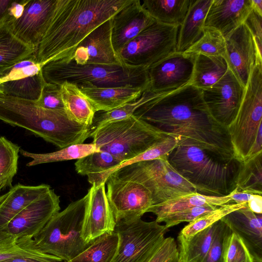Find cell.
<instances>
[{"mask_svg": "<svg viewBox=\"0 0 262 262\" xmlns=\"http://www.w3.org/2000/svg\"><path fill=\"white\" fill-rule=\"evenodd\" d=\"M41 67L37 63L36 52L15 63L0 78V83L16 80L37 74Z\"/></svg>", "mask_w": 262, "mask_h": 262, "instance_id": "cell-43", "label": "cell"}, {"mask_svg": "<svg viewBox=\"0 0 262 262\" xmlns=\"http://www.w3.org/2000/svg\"><path fill=\"white\" fill-rule=\"evenodd\" d=\"M51 189L45 184L27 186L18 183L0 196V233L17 214Z\"/></svg>", "mask_w": 262, "mask_h": 262, "instance_id": "cell-23", "label": "cell"}, {"mask_svg": "<svg viewBox=\"0 0 262 262\" xmlns=\"http://www.w3.org/2000/svg\"><path fill=\"white\" fill-rule=\"evenodd\" d=\"M248 208L256 214L262 213V196L261 195L255 194L254 196L248 203Z\"/></svg>", "mask_w": 262, "mask_h": 262, "instance_id": "cell-52", "label": "cell"}, {"mask_svg": "<svg viewBox=\"0 0 262 262\" xmlns=\"http://www.w3.org/2000/svg\"><path fill=\"white\" fill-rule=\"evenodd\" d=\"M45 81L40 71L25 78L1 83L3 94L18 99L37 101Z\"/></svg>", "mask_w": 262, "mask_h": 262, "instance_id": "cell-36", "label": "cell"}, {"mask_svg": "<svg viewBox=\"0 0 262 262\" xmlns=\"http://www.w3.org/2000/svg\"><path fill=\"white\" fill-rule=\"evenodd\" d=\"M134 115L178 137L180 142L196 146L224 160L235 158L227 129L210 114L201 89L190 83L164 92L149 90L148 101Z\"/></svg>", "mask_w": 262, "mask_h": 262, "instance_id": "cell-1", "label": "cell"}, {"mask_svg": "<svg viewBox=\"0 0 262 262\" xmlns=\"http://www.w3.org/2000/svg\"><path fill=\"white\" fill-rule=\"evenodd\" d=\"M28 1L29 0L12 1L8 9L6 21H14L20 18Z\"/></svg>", "mask_w": 262, "mask_h": 262, "instance_id": "cell-50", "label": "cell"}, {"mask_svg": "<svg viewBox=\"0 0 262 262\" xmlns=\"http://www.w3.org/2000/svg\"><path fill=\"white\" fill-rule=\"evenodd\" d=\"M184 52L192 55L203 54L225 57V39L216 29L204 27V33L202 37Z\"/></svg>", "mask_w": 262, "mask_h": 262, "instance_id": "cell-39", "label": "cell"}, {"mask_svg": "<svg viewBox=\"0 0 262 262\" xmlns=\"http://www.w3.org/2000/svg\"><path fill=\"white\" fill-rule=\"evenodd\" d=\"M252 10L254 11L258 14L262 16V1L261 0H251Z\"/></svg>", "mask_w": 262, "mask_h": 262, "instance_id": "cell-54", "label": "cell"}, {"mask_svg": "<svg viewBox=\"0 0 262 262\" xmlns=\"http://www.w3.org/2000/svg\"><path fill=\"white\" fill-rule=\"evenodd\" d=\"M64 111L73 121L92 128L96 112L79 87L66 81L60 85Z\"/></svg>", "mask_w": 262, "mask_h": 262, "instance_id": "cell-27", "label": "cell"}, {"mask_svg": "<svg viewBox=\"0 0 262 262\" xmlns=\"http://www.w3.org/2000/svg\"><path fill=\"white\" fill-rule=\"evenodd\" d=\"M167 159L174 170L199 193L225 196L236 187L242 164L236 159L224 160L190 144L181 142Z\"/></svg>", "mask_w": 262, "mask_h": 262, "instance_id": "cell-4", "label": "cell"}, {"mask_svg": "<svg viewBox=\"0 0 262 262\" xmlns=\"http://www.w3.org/2000/svg\"><path fill=\"white\" fill-rule=\"evenodd\" d=\"M122 162L106 151H96L77 160L75 170L82 176L100 173L120 165Z\"/></svg>", "mask_w": 262, "mask_h": 262, "instance_id": "cell-38", "label": "cell"}, {"mask_svg": "<svg viewBox=\"0 0 262 262\" xmlns=\"http://www.w3.org/2000/svg\"><path fill=\"white\" fill-rule=\"evenodd\" d=\"M140 262H180L178 246L174 238H165L155 249Z\"/></svg>", "mask_w": 262, "mask_h": 262, "instance_id": "cell-45", "label": "cell"}, {"mask_svg": "<svg viewBox=\"0 0 262 262\" xmlns=\"http://www.w3.org/2000/svg\"><path fill=\"white\" fill-rule=\"evenodd\" d=\"M88 192L56 213L33 237L34 245L42 253L56 256L64 262L74 258L85 250L86 244L81 237Z\"/></svg>", "mask_w": 262, "mask_h": 262, "instance_id": "cell-8", "label": "cell"}, {"mask_svg": "<svg viewBox=\"0 0 262 262\" xmlns=\"http://www.w3.org/2000/svg\"><path fill=\"white\" fill-rule=\"evenodd\" d=\"M233 203L230 194L225 196H216L201 194L199 192L189 193L169 200L161 204L152 205L147 212L156 215V221L170 213L195 207L210 206L218 207Z\"/></svg>", "mask_w": 262, "mask_h": 262, "instance_id": "cell-26", "label": "cell"}, {"mask_svg": "<svg viewBox=\"0 0 262 262\" xmlns=\"http://www.w3.org/2000/svg\"><path fill=\"white\" fill-rule=\"evenodd\" d=\"M57 0H29L22 16L7 21L13 34L27 46L37 49L52 19Z\"/></svg>", "mask_w": 262, "mask_h": 262, "instance_id": "cell-17", "label": "cell"}, {"mask_svg": "<svg viewBox=\"0 0 262 262\" xmlns=\"http://www.w3.org/2000/svg\"><path fill=\"white\" fill-rule=\"evenodd\" d=\"M119 237L114 231L93 241L78 255L66 262H112L118 247Z\"/></svg>", "mask_w": 262, "mask_h": 262, "instance_id": "cell-33", "label": "cell"}, {"mask_svg": "<svg viewBox=\"0 0 262 262\" xmlns=\"http://www.w3.org/2000/svg\"><path fill=\"white\" fill-rule=\"evenodd\" d=\"M60 196L51 189L17 214L1 233L6 236L32 238L59 211Z\"/></svg>", "mask_w": 262, "mask_h": 262, "instance_id": "cell-14", "label": "cell"}, {"mask_svg": "<svg viewBox=\"0 0 262 262\" xmlns=\"http://www.w3.org/2000/svg\"><path fill=\"white\" fill-rule=\"evenodd\" d=\"M225 39V59L228 68L237 79L246 88L251 72L258 63L259 58L255 39L244 23Z\"/></svg>", "mask_w": 262, "mask_h": 262, "instance_id": "cell-16", "label": "cell"}, {"mask_svg": "<svg viewBox=\"0 0 262 262\" xmlns=\"http://www.w3.org/2000/svg\"><path fill=\"white\" fill-rule=\"evenodd\" d=\"M217 208L210 206H200L190 208L167 214L157 222L159 224L162 222L165 223L164 226L168 229L183 222L190 223L200 217L211 212Z\"/></svg>", "mask_w": 262, "mask_h": 262, "instance_id": "cell-44", "label": "cell"}, {"mask_svg": "<svg viewBox=\"0 0 262 262\" xmlns=\"http://www.w3.org/2000/svg\"><path fill=\"white\" fill-rule=\"evenodd\" d=\"M105 183L92 185L88 191L81 237L90 244L101 235L114 231L116 222L109 204Z\"/></svg>", "mask_w": 262, "mask_h": 262, "instance_id": "cell-19", "label": "cell"}, {"mask_svg": "<svg viewBox=\"0 0 262 262\" xmlns=\"http://www.w3.org/2000/svg\"><path fill=\"white\" fill-rule=\"evenodd\" d=\"M105 183L106 196L116 223L140 219L152 206L150 193L138 182L110 176Z\"/></svg>", "mask_w": 262, "mask_h": 262, "instance_id": "cell-12", "label": "cell"}, {"mask_svg": "<svg viewBox=\"0 0 262 262\" xmlns=\"http://www.w3.org/2000/svg\"><path fill=\"white\" fill-rule=\"evenodd\" d=\"M36 50L37 49L27 46L15 37L8 21L1 23L0 78L9 68Z\"/></svg>", "mask_w": 262, "mask_h": 262, "instance_id": "cell-28", "label": "cell"}, {"mask_svg": "<svg viewBox=\"0 0 262 262\" xmlns=\"http://www.w3.org/2000/svg\"><path fill=\"white\" fill-rule=\"evenodd\" d=\"M96 151L99 150L92 142L74 144L56 151L45 154L33 153L22 149L19 152L23 156L32 159L27 164V166L30 167L44 163L78 160Z\"/></svg>", "mask_w": 262, "mask_h": 262, "instance_id": "cell-34", "label": "cell"}, {"mask_svg": "<svg viewBox=\"0 0 262 262\" xmlns=\"http://www.w3.org/2000/svg\"><path fill=\"white\" fill-rule=\"evenodd\" d=\"M196 55L175 52L147 70L148 90L158 93L178 89L190 82Z\"/></svg>", "mask_w": 262, "mask_h": 262, "instance_id": "cell-15", "label": "cell"}, {"mask_svg": "<svg viewBox=\"0 0 262 262\" xmlns=\"http://www.w3.org/2000/svg\"><path fill=\"white\" fill-rule=\"evenodd\" d=\"M238 191L262 194V153L242 163L236 180Z\"/></svg>", "mask_w": 262, "mask_h": 262, "instance_id": "cell-35", "label": "cell"}, {"mask_svg": "<svg viewBox=\"0 0 262 262\" xmlns=\"http://www.w3.org/2000/svg\"><path fill=\"white\" fill-rule=\"evenodd\" d=\"M251 11V0H212L204 27L214 28L226 38L245 23Z\"/></svg>", "mask_w": 262, "mask_h": 262, "instance_id": "cell-21", "label": "cell"}, {"mask_svg": "<svg viewBox=\"0 0 262 262\" xmlns=\"http://www.w3.org/2000/svg\"><path fill=\"white\" fill-rule=\"evenodd\" d=\"M201 90L210 114L220 124L227 128L237 114L245 88L228 68L218 81Z\"/></svg>", "mask_w": 262, "mask_h": 262, "instance_id": "cell-13", "label": "cell"}, {"mask_svg": "<svg viewBox=\"0 0 262 262\" xmlns=\"http://www.w3.org/2000/svg\"><path fill=\"white\" fill-rule=\"evenodd\" d=\"M245 23L254 37L259 58L262 59V16L252 10Z\"/></svg>", "mask_w": 262, "mask_h": 262, "instance_id": "cell-48", "label": "cell"}, {"mask_svg": "<svg viewBox=\"0 0 262 262\" xmlns=\"http://www.w3.org/2000/svg\"><path fill=\"white\" fill-rule=\"evenodd\" d=\"M44 254L35 248L32 238H18L10 236L0 238V262L15 257Z\"/></svg>", "mask_w": 262, "mask_h": 262, "instance_id": "cell-40", "label": "cell"}, {"mask_svg": "<svg viewBox=\"0 0 262 262\" xmlns=\"http://www.w3.org/2000/svg\"><path fill=\"white\" fill-rule=\"evenodd\" d=\"M110 176L143 185L150 193L152 205L181 195L198 192L192 185L174 170L167 156L132 164Z\"/></svg>", "mask_w": 262, "mask_h": 262, "instance_id": "cell-9", "label": "cell"}, {"mask_svg": "<svg viewBox=\"0 0 262 262\" xmlns=\"http://www.w3.org/2000/svg\"><path fill=\"white\" fill-rule=\"evenodd\" d=\"M1 262H63L60 258L49 254L24 256L11 258Z\"/></svg>", "mask_w": 262, "mask_h": 262, "instance_id": "cell-49", "label": "cell"}, {"mask_svg": "<svg viewBox=\"0 0 262 262\" xmlns=\"http://www.w3.org/2000/svg\"><path fill=\"white\" fill-rule=\"evenodd\" d=\"M46 83L60 85L64 81L79 86L89 84L99 88L131 87L148 90L147 70L122 65L77 64L68 58L52 60L41 68Z\"/></svg>", "mask_w": 262, "mask_h": 262, "instance_id": "cell-5", "label": "cell"}, {"mask_svg": "<svg viewBox=\"0 0 262 262\" xmlns=\"http://www.w3.org/2000/svg\"><path fill=\"white\" fill-rule=\"evenodd\" d=\"M167 230L156 221L117 222L114 231L119 244L112 262H140L163 242Z\"/></svg>", "mask_w": 262, "mask_h": 262, "instance_id": "cell-11", "label": "cell"}, {"mask_svg": "<svg viewBox=\"0 0 262 262\" xmlns=\"http://www.w3.org/2000/svg\"><path fill=\"white\" fill-rule=\"evenodd\" d=\"M230 198L232 202L236 204L248 203L255 195L247 192L238 191L236 187L230 193Z\"/></svg>", "mask_w": 262, "mask_h": 262, "instance_id": "cell-51", "label": "cell"}, {"mask_svg": "<svg viewBox=\"0 0 262 262\" xmlns=\"http://www.w3.org/2000/svg\"><path fill=\"white\" fill-rule=\"evenodd\" d=\"M232 231L222 221L217 222L211 247L203 262H226Z\"/></svg>", "mask_w": 262, "mask_h": 262, "instance_id": "cell-42", "label": "cell"}, {"mask_svg": "<svg viewBox=\"0 0 262 262\" xmlns=\"http://www.w3.org/2000/svg\"><path fill=\"white\" fill-rule=\"evenodd\" d=\"M0 120L29 130L60 149L83 143L91 136V128L71 120L64 111L51 110L36 101L0 93Z\"/></svg>", "mask_w": 262, "mask_h": 262, "instance_id": "cell-3", "label": "cell"}, {"mask_svg": "<svg viewBox=\"0 0 262 262\" xmlns=\"http://www.w3.org/2000/svg\"><path fill=\"white\" fill-rule=\"evenodd\" d=\"M155 21L143 9L140 0H132L117 12L111 18L112 41L117 54Z\"/></svg>", "mask_w": 262, "mask_h": 262, "instance_id": "cell-20", "label": "cell"}, {"mask_svg": "<svg viewBox=\"0 0 262 262\" xmlns=\"http://www.w3.org/2000/svg\"><path fill=\"white\" fill-rule=\"evenodd\" d=\"M218 222V221H217ZM217 222L189 237L178 236L180 262H203L211 247Z\"/></svg>", "mask_w": 262, "mask_h": 262, "instance_id": "cell-31", "label": "cell"}, {"mask_svg": "<svg viewBox=\"0 0 262 262\" xmlns=\"http://www.w3.org/2000/svg\"><path fill=\"white\" fill-rule=\"evenodd\" d=\"M20 147L5 137H0V192L7 187H12L16 174L18 154Z\"/></svg>", "mask_w": 262, "mask_h": 262, "instance_id": "cell-37", "label": "cell"}, {"mask_svg": "<svg viewBox=\"0 0 262 262\" xmlns=\"http://www.w3.org/2000/svg\"><path fill=\"white\" fill-rule=\"evenodd\" d=\"M168 135L133 115L94 128L90 137L99 151L109 152L123 162L145 151Z\"/></svg>", "mask_w": 262, "mask_h": 262, "instance_id": "cell-7", "label": "cell"}, {"mask_svg": "<svg viewBox=\"0 0 262 262\" xmlns=\"http://www.w3.org/2000/svg\"><path fill=\"white\" fill-rule=\"evenodd\" d=\"M227 129L238 161L262 153V63L253 69L237 114Z\"/></svg>", "mask_w": 262, "mask_h": 262, "instance_id": "cell-6", "label": "cell"}, {"mask_svg": "<svg viewBox=\"0 0 262 262\" xmlns=\"http://www.w3.org/2000/svg\"><path fill=\"white\" fill-rule=\"evenodd\" d=\"M96 112H108L139 98L144 90L131 87L99 88L89 84L78 86Z\"/></svg>", "mask_w": 262, "mask_h": 262, "instance_id": "cell-24", "label": "cell"}, {"mask_svg": "<svg viewBox=\"0 0 262 262\" xmlns=\"http://www.w3.org/2000/svg\"><path fill=\"white\" fill-rule=\"evenodd\" d=\"M12 0H0V24L6 21Z\"/></svg>", "mask_w": 262, "mask_h": 262, "instance_id": "cell-53", "label": "cell"}, {"mask_svg": "<svg viewBox=\"0 0 262 262\" xmlns=\"http://www.w3.org/2000/svg\"><path fill=\"white\" fill-rule=\"evenodd\" d=\"M243 241L255 262H262V216L248 205L235 210L221 220Z\"/></svg>", "mask_w": 262, "mask_h": 262, "instance_id": "cell-22", "label": "cell"}, {"mask_svg": "<svg viewBox=\"0 0 262 262\" xmlns=\"http://www.w3.org/2000/svg\"><path fill=\"white\" fill-rule=\"evenodd\" d=\"M132 0H57L50 25L36 50L37 63L71 56L95 28Z\"/></svg>", "mask_w": 262, "mask_h": 262, "instance_id": "cell-2", "label": "cell"}, {"mask_svg": "<svg viewBox=\"0 0 262 262\" xmlns=\"http://www.w3.org/2000/svg\"><path fill=\"white\" fill-rule=\"evenodd\" d=\"M226 262H255L243 241L233 232L226 252Z\"/></svg>", "mask_w": 262, "mask_h": 262, "instance_id": "cell-47", "label": "cell"}, {"mask_svg": "<svg viewBox=\"0 0 262 262\" xmlns=\"http://www.w3.org/2000/svg\"><path fill=\"white\" fill-rule=\"evenodd\" d=\"M247 206V203H229L220 206L211 212L189 223L179 233L184 237H189L211 226L230 212Z\"/></svg>", "mask_w": 262, "mask_h": 262, "instance_id": "cell-41", "label": "cell"}, {"mask_svg": "<svg viewBox=\"0 0 262 262\" xmlns=\"http://www.w3.org/2000/svg\"><path fill=\"white\" fill-rule=\"evenodd\" d=\"M66 58L80 65H122L112 44L111 18L93 30Z\"/></svg>", "mask_w": 262, "mask_h": 262, "instance_id": "cell-18", "label": "cell"}, {"mask_svg": "<svg viewBox=\"0 0 262 262\" xmlns=\"http://www.w3.org/2000/svg\"><path fill=\"white\" fill-rule=\"evenodd\" d=\"M212 0H191L178 32L176 52H184L204 33L205 19Z\"/></svg>", "mask_w": 262, "mask_h": 262, "instance_id": "cell-25", "label": "cell"}, {"mask_svg": "<svg viewBox=\"0 0 262 262\" xmlns=\"http://www.w3.org/2000/svg\"><path fill=\"white\" fill-rule=\"evenodd\" d=\"M228 69L223 56L196 55L190 83L200 89L209 88L218 81Z\"/></svg>", "mask_w": 262, "mask_h": 262, "instance_id": "cell-29", "label": "cell"}, {"mask_svg": "<svg viewBox=\"0 0 262 262\" xmlns=\"http://www.w3.org/2000/svg\"><path fill=\"white\" fill-rule=\"evenodd\" d=\"M191 0H144L143 9L156 21L175 26L182 25Z\"/></svg>", "mask_w": 262, "mask_h": 262, "instance_id": "cell-30", "label": "cell"}, {"mask_svg": "<svg viewBox=\"0 0 262 262\" xmlns=\"http://www.w3.org/2000/svg\"><path fill=\"white\" fill-rule=\"evenodd\" d=\"M179 141L180 139L178 137L169 135L145 151L129 160L123 162L118 166L100 173L88 176V181L91 185L105 183L107 179L111 174L124 166L139 162L167 156L179 144Z\"/></svg>", "mask_w": 262, "mask_h": 262, "instance_id": "cell-32", "label": "cell"}, {"mask_svg": "<svg viewBox=\"0 0 262 262\" xmlns=\"http://www.w3.org/2000/svg\"><path fill=\"white\" fill-rule=\"evenodd\" d=\"M4 235H2L1 233H0V238L2 237Z\"/></svg>", "mask_w": 262, "mask_h": 262, "instance_id": "cell-56", "label": "cell"}, {"mask_svg": "<svg viewBox=\"0 0 262 262\" xmlns=\"http://www.w3.org/2000/svg\"><path fill=\"white\" fill-rule=\"evenodd\" d=\"M0 93L3 94V89L1 84L0 83Z\"/></svg>", "mask_w": 262, "mask_h": 262, "instance_id": "cell-55", "label": "cell"}, {"mask_svg": "<svg viewBox=\"0 0 262 262\" xmlns=\"http://www.w3.org/2000/svg\"><path fill=\"white\" fill-rule=\"evenodd\" d=\"M179 28L155 20L119 52L118 55L122 63L147 69L176 52Z\"/></svg>", "mask_w": 262, "mask_h": 262, "instance_id": "cell-10", "label": "cell"}, {"mask_svg": "<svg viewBox=\"0 0 262 262\" xmlns=\"http://www.w3.org/2000/svg\"><path fill=\"white\" fill-rule=\"evenodd\" d=\"M36 102L39 106L46 109L64 111L60 86L56 84L45 82L40 97Z\"/></svg>", "mask_w": 262, "mask_h": 262, "instance_id": "cell-46", "label": "cell"}]
</instances>
